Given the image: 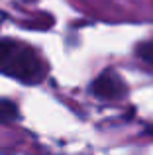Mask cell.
<instances>
[{
	"mask_svg": "<svg viewBox=\"0 0 153 155\" xmlns=\"http://www.w3.org/2000/svg\"><path fill=\"white\" fill-rule=\"evenodd\" d=\"M92 92H94L98 98L114 100V98L124 96L126 84H124V81L120 79V75H114V73H102V75L92 83Z\"/></svg>",
	"mask_w": 153,
	"mask_h": 155,
	"instance_id": "2",
	"label": "cell"
},
{
	"mask_svg": "<svg viewBox=\"0 0 153 155\" xmlns=\"http://www.w3.org/2000/svg\"><path fill=\"white\" fill-rule=\"evenodd\" d=\"M18 106L8 98H0V122L2 124H10V122L18 120Z\"/></svg>",
	"mask_w": 153,
	"mask_h": 155,
	"instance_id": "3",
	"label": "cell"
},
{
	"mask_svg": "<svg viewBox=\"0 0 153 155\" xmlns=\"http://www.w3.org/2000/svg\"><path fill=\"white\" fill-rule=\"evenodd\" d=\"M138 55L142 57L143 61H147V63L153 67V39H151V41L142 43V45L138 47Z\"/></svg>",
	"mask_w": 153,
	"mask_h": 155,
	"instance_id": "4",
	"label": "cell"
},
{
	"mask_svg": "<svg viewBox=\"0 0 153 155\" xmlns=\"http://www.w3.org/2000/svg\"><path fill=\"white\" fill-rule=\"evenodd\" d=\"M0 73L24 83H39L45 77V65L28 43L0 39Z\"/></svg>",
	"mask_w": 153,
	"mask_h": 155,
	"instance_id": "1",
	"label": "cell"
}]
</instances>
